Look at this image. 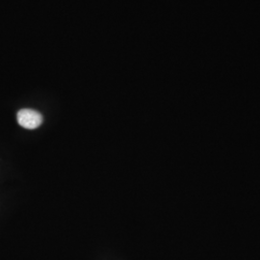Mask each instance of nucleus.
Instances as JSON below:
<instances>
[{
  "mask_svg": "<svg viewBox=\"0 0 260 260\" xmlns=\"http://www.w3.org/2000/svg\"><path fill=\"white\" fill-rule=\"evenodd\" d=\"M18 122L26 129H36L43 122V116L32 109H21L18 113Z\"/></svg>",
  "mask_w": 260,
  "mask_h": 260,
  "instance_id": "f257e3e1",
  "label": "nucleus"
}]
</instances>
